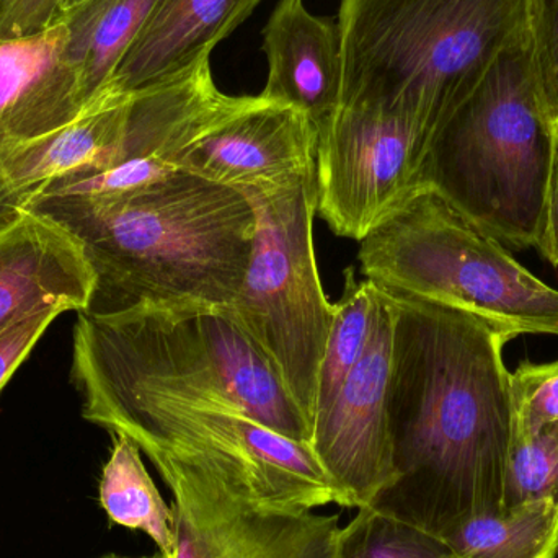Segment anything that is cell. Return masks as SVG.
I'll use <instances>...</instances> for the list:
<instances>
[{
  "label": "cell",
  "instance_id": "cell-1",
  "mask_svg": "<svg viewBox=\"0 0 558 558\" xmlns=\"http://www.w3.org/2000/svg\"><path fill=\"white\" fill-rule=\"evenodd\" d=\"M384 292L393 311L396 481L371 508L441 536L505 510L513 412L504 348L517 337L462 308Z\"/></svg>",
  "mask_w": 558,
  "mask_h": 558
},
{
  "label": "cell",
  "instance_id": "cell-2",
  "mask_svg": "<svg viewBox=\"0 0 558 558\" xmlns=\"http://www.w3.org/2000/svg\"><path fill=\"white\" fill-rule=\"evenodd\" d=\"M25 209L81 242L95 274L87 312L100 315L225 312L244 284L257 231L245 193L183 170L118 198H38Z\"/></svg>",
  "mask_w": 558,
  "mask_h": 558
},
{
  "label": "cell",
  "instance_id": "cell-3",
  "mask_svg": "<svg viewBox=\"0 0 558 558\" xmlns=\"http://www.w3.org/2000/svg\"><path fill=\"white\" fill-rule=\"evenodd\" d=\"M557 143L527 32L439 118L420 189L438 192L505 247H536Z\"/></svg>",
  "mask_w": 558,
  "mask_h": 558
},
{
  "label": "cell",
  "instance_id": "cell-4",
  "mask_svg": "<svg viewBox=\"0 0 558 558\" xmlns=\"http://www.w3.org/2000/svg\"><path fill=\"white\" fill-rule=\"evenodd\" d=\"M341 107L405 114L428 134L501 51L530 0H341Z\"/></svg>",
  "mask_w": 558,
  "mask_h": 558
},
{
  "label": "cell",
  "instance_id": "cell-5",
  "mask_svg": "<svg viewBox=\"0 0 558 558\" xmlns=\"http://www.w3.org/2000/svg\"><path fill=\"white\" fill-rule=\"evenodd\" d=\"M75 384L215 400L311 446L314 428L251 337L219 311L78 312Z\"/></svg>",
  "mask_w": 558,
  "mask_h": 558
},
{
  "label": "cell",
  "instance_id": "cell-6",
  "mask_svg": "<svg viewBox=\"0 0 558 558\" xmlns=\"http://www.w3.org/2000/svg\"><path fill=\"white\" fill-rule=\"evenodd\" d=\"M361 274L396 294L471 312L520 335L558 337V289L432 189H420L363 241Z\"/></svg>",
  "mask_w": 558,
  "mask_h": 558
},
{
  "label": "cell",
  "instance_id": "cell-7",
  "mask_svg": "<svg viewBox=\"0 0 558 558\" xmlns=\"http://www.w3.org/2000/svg\"><path fill=\"white\" fill-rule=\"evenodd\" d=\"M87 422L133 439L144 454L192 462L258 507L315 511L350 501L333 487L311 446L271 432L228 403L124 387L81 384Z\"/></svg>",
  "mask_w": 558,
  "mask_h": 558
},
{
  "label": "cell",
  "instance_id": "cell-8",
  "mask_svg": "<svg viewBox=\"0 0 558 558\" xmlns=\"http://www.w3.org/2000/svg\"><path fill=\"white\" fill-rule=\"evenodd\" d=\"M241 192L252 203L257 231L244 284L225 312L264 351L314 428L335 315L315 258L317 179L311 173Z\"/></svg>",
  "mask_w": 558,
  "mask_h": 558
},
{
  "label": "cell",
  "instance_id": "cell-9",
  "mask_svg": "<svg viewBox=\"0 0 558 558\" xmlns=\"http://www.w3.org/2000/svg\"><path fill=\"white\" fill-rule=\"evenodd\" d=\"M315 133L317 213L340 238L363 241L420 190L429 134L412 118L340 107Z\"/></svg>",
  "mask_w": 558,
  "mask_h": 558
},
{
  "label": "cell",
  "instance_id": "cell-10",
  "mask_svg": "<svg viewBox=\"0 0 558 558\" xmlns=\"http://www.w3.org/2000/svg\"><path fill=\"white\" fill-rule=\"evenodd\" d=\"M147 458L172 494L173 558H338V514L258 507L192 462Z\"/></svg>",
  "mask_w": 558,
  "mask_h": 558
},
{
  "label": "cell",
  "instance_id": "cell-11",
  "mask_svg": "<svg viewBox=\"0 0 558 558\" xmlns=\"http://www.w3.org/2000/svg\"><path fill=\"white\" fill-rule=\"evenodd\" d=\"M392 338V304L377 288L366 350L328 409L315 418L312 452L351 510L371 507L396 481L387 412Z\"/></svg>",
  "mask_w": 558,
  "mask_h": 558
},
{
  "label": "cell",
  "instance_id": "cell-12",
  "mask_svg": "<svg viewBox=\"0 0 558 558\" xmlns=\"http://www.w3.org/2000/svg\"><path fill=\"white\" fill-rule=\"evenodd\" d=\"M317 133L298 108L232 97L179 150L177 167L235 190L275 185L315 173Z\"/></svg>",
  "mask_w": 558,
  "mask_h": 558
},
{
  "label": "cell",
  "instance_id": "cell-13",
  "mask_svg": "<svg viewBox=\"0 0 558 558\" xmlns=\"http://www.w3.org/2000/svg\"><path fill=\"white\" fill-rule=\"evenodd\" d=\"M90 104L65 16L32 35L0 39V150L68 126Z\"/></svg>",
  "mask_w": 558,
  "mask_h": 558
},
{
  "label": "cell",
  "instance_id": "cell-14",
  "mask_svg": "<svg viewBox=\"0 0 558 558\" xmlns=\"http://www.w3.org/2000/svg\"><path fill=\"white\" fill-rule=\"evenodd\" d=\"M94 291V270L68 229L28 209L0 226V335L49 308L87 312Z\"/></svg>",
  "mask_w": 558,
  "mask_h": 558
},
{
  "label": "cell",
  "instance_id": "cell-15",
  "mask_svg": "<svg viewBox=\"0 0 558 558\" xmlns=\"http://www.w3.org/2000/svg\"><path fill=\"white\" fill-rule=\"evenodd\" d=\"M131 94L105 88L68 126L0 150V226L56 180L120 162Z\"/></svg>",
  "mask_w": 558,
  "mask_h": 558
},
{
  "label": "cell",
  "instance_id": "cell-16",
  "mask_svg": "<svg viewBox=\"0 0 558 558\" xmlns=\"http://www.w3.org/2000/svg\"><path fill=\"white\" fill-rule=\"evenodd\" d=\"M262 2L157 0L105 88L136 94L208 61L216 46L229 38Z\"/></svg>",
  "mask_w": 558,
  "mask_h": 558
},
{
  "label": "cell",
  "instance_id": "cell-17",
  "mask_svg": "<svg viewBox=\"0 0 558 558\" xmlns=\"http://www.w3.org/2000/svg\"><path fill=\"white\" fill-rule=\"evenodd\" d=\"M268 77L265 98L291 105L324 126L341 107V49L337 23L308 12L304 0H279L264 28Z\"/></svg>",
  "mask_w": 558,
  "mask_h": 558
},
{
  "label": "cell",
  "instance_id": "cell-18",
  "mask_svg": "<svg viewBox=\"0 0 558 558\" xmlns=\"http://www.w3.org/2000/svg\"><path fill=\"white\" fill-rule=\"evenodd\" d=\"M140 446L124 435H113L110 458L101 469L98 500L117 526L141 531L166 558L175 557V514L154 484Z\"/></svg>",
  "mask_w": 558,
  "mask_h": 558
},
{
  "label": "cell",
  "instance_id": "cell-19",
  "mask_svg": "<svg viewBox=\"0 0 558 558\" xmlns=\"http://www.w3.org/2000/svg\"><path fill=\"white\" fill-rule=\"evenodd\" d=\"M439 537L462 558H557L558 504L533 500L475 514Z\"/></svg>",
  "mask_w": 558,
  "mask_h": 558
},
{
  "label": "cell",
  "instance_id": "cell-20",
  "mask_svg": "<svg viewBox=\"0 0 558 558\" xmlns=\"http://www.w3.org/2000/svg\"><path fill=\"white\" fill-rule=\"evenodd\" d=\"M157 0H85L61 12L92 100L107 87Z\"/></svg>",
  "mask_w": 558,
  "mask_h": 558
},
{
  "label": "cell",
  "instance_id": "cell-21",
  "mask_svg": "<svg viewBox=\"0 0 558 558\" xmlns=\"http://www.w3.org/2000/svg\"><path fill=\"white\" fill-rule=\"evenodd\" d=\"M376 299L377 288L369 279L357 281L354 268L344 271L343 294L335 302L333 322L322 361L315 418L328 409L366 350Z\"/></svg>",
  "mask_w": 558,
  "mask_h": 558
},
{
  "label": "cell",
  "instance_id": "cell-22",
  "mask_svg": "<svg viewBox=\"0 0 558 558\" xmlns=\"http://www.w3.org/2000/svg\"><path fill=\"white\" fill-rule=\"evenodd\" d=\"M338 558L462 557L441 537L366 507L341 527Z\"/></svg>",
  "mask_w": 558,
  "mask_h": 558
},
{
  "label": "cell",
  "instance_id": "cell-23",
  "mask_svg": "<svg viewBox=\"0 0 558 558\" xmlns=\"http://www.w3.org/2000/svg\"><path fill=\"white\" fill-rule=\"evenodd\" d=\"M533 500L558 504V423L534 435L511 433L505 508Z\"/></svg>",
  "mask_w": 558,
  "mask_h": 558
},
{
  "label": "cell",
  "instance_id": "cell-24",
  "mask_svg": "<svg viewBox=\"0 0 558 558\" xmlns=\"http://www.w3.org/2000/svg\"><path fill=\"white\" fill-rule=\"evenodd\" d=\"M513 432L534 435L558 423V360L553 363L523 361L510 373Z\"/></svg>",
  "mask_w": 558,
  "mask_h": 558
},
{
  "label": "cell",
  "instance_id": "cell-25",
  "mask_svg": "<svg viewBox=\"0 0 558 558\" xmlns=\"http://www.w3.org/2000/svg\"><path fill=\"white\" fill-rule=\"evenodd\" d=\"M530 39L541 95L558 126V0H530Z\"/></svg>",
  "mask_w": 558,
  "mask_h": 558
},
{
  "label": "cell",
  "instance_id": "cell-26",
  "mask_svg": "<svg viewBox=\"0 0 558 558\" xmlns=\"http://www.w3.org/2000/svg\"><path fill=\"white\" fill-rule=\"evenodd\" d=\"M61 314L56 308H49L0 335V392L12 379L20 364L28 357L29 351L35 348L49 325Z\"/></svg>",
  "mask_w": 558,
  "mask_h": 558
},
{
  "label": "cell",
  "instance_id": "cell-27",
  "mask_svg": "<svg viewBox=\"0 0 558 558\" xmlns=\"http://www.w3.org/2000/svg\"><path fill=\"white\" fill-rule=\"evenodd\" d=\"M64 0H0V39L32 35L51 25Z\"/></svg>",
  "mask_w": 558,
  "mask_h": 558
},
{
  "label": "cell",
  "instance_id": "cell-28",
  "mask_svg": "<svg viewBox=\"0 0 558 558\" xmlns=\"http://www.w3.org/2000/svg\"><path fill=\"white\" fill-rule=\"evenodd\" d=\"M536 248L553 267H558V143L553 170H550L549 185H547L543 226H541Z\"/></svg>",
  "mask_w": 558,
  "mask_h": 558
},
{
  "label": "cell",
  "instance_id": "cell-29",
  "mask_svg": "<svg viewBox=\"0 0 558 558\" xmlns=\"http://www.w3.org/2000/svg\"><path fill=\"white\" fill-rule=\"evenodd\" d=\"M85 2V0H65L64 5H62L61 12L64 10L72 9V7L78 5V3ZM61 15V13H59Z\"/></svg>",
  "mask_w": 558,
  "mask_h": 558
},
{
  "label": "cell",
  "instance_id": "cell-30",
  "mask_svg": "<svg viewBox=\"0 0 558 558\" xmlns=\"http://www.w3.org/2000/svg\"><path fill=\"white\" fill-rule=\"evenodd\" d=\"M98 558H166L162 556V554H157V556L153 557H124V556H117V554H108V556L98 557Z\"/></svg>",
  "mask_w": 558,
  "mask_h": 558
},
{
  "label": "cell",
  "instance_id": "cell-31",
  "mask_svg": "<svg viewBox=\"0 0 558 558\" xmlns=\"http://www.w3.org/2000/svg\"><path fill=\"white\" fill-rule=\"evenodd\" d=\"M64 2H65V0H64Z\"/></svg>",
  "mask_w": 558,
  "mask_h": 558
}]
</instances>
